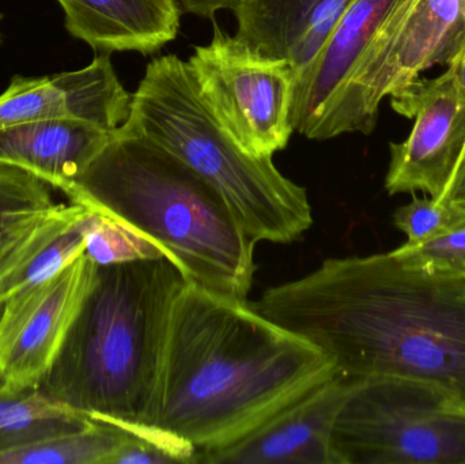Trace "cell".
<instances>
[{
  "label": "cell",
  "instance_id": "cell-1",
  "mask_svg": "<svg viewBox=\"0 0 465 464\" xmlns=\"http://www.w3.org/2000/svg\"><path fill=\"white\" fill-rule=\"evenodd\" d=\"M251 307L343 378L417 379L465 408V275L415 269L393 252L330 258Z\"/></svg>",
  "mask_w": 465,
  "mask_h": 464
},
{
  "label": "cell",
  "instance_id": "cell-2",
  "mask_svg": "<svg viewBox=\"0 0 465 464\" xmlns=\"http://www.w3.org/2000/svg\"><path fill=\"white\" fill-rule=\"evenodd\" d=\"M339 376L333 362L246 301L185 283L169 319L154 425L217 451Z\"/></svg>",
  "mask_w": 465,
  "mask_h": 464
},
{
  "label": "cell",
  "instance_id": "cell-3",
  "mask_svg": "<svg viewBox=\"0 0 465 464\" xmlns=\"http://www.w3.org/2000/svg\"><path fill=\"white\" fill-rule=\"evenodd\" d=\"M64 195L152 242L185 282L248 299L257 242L212 185L144 136L116 128Z\"/></svg>",
  "mask_w": 465,
  "mask_h": 464
},
{
  "label": "cell",
  "instance_id": "cell-4",
  "mask_svg": "<svg viewBox=\"0 0 465 464\" xmlns=\"http://www.w3.org/2000/svg\"><path fill=\"white\" fill-rule=\"evenodd\" d=\"M185 283L165 258L97 266L38 387L98 421L154 424L169 319Z\"/></svg>",
  "mask_w": 465,
  "mask_h": 464
},
{
  "label": "cell",
  "instance_id": "cell-5",
  "mask_svg": "<svg viewBox=\"0 0 465 464\" xmlns=\"http://www.w3.org/2000/svg\"><path fill=\"white\" fill-rule=\"evenodd\" d=\"M127 130L168 150L212 185L254 242L290 244L313 225L308 191L272 158L246 154L215 123L177 54L155 57L133 94Z\"/></svg>",
  "mask_w": 465,
  "mask_h": 464
},
{
  "label": "cell",
  "instance_id": "cell-6",
  "mask_svg": "<svg viewBox=\"0 0 465 464\" xmlns=\"http://www.w3.org/2000/svg\"><path fill=\"white\" fill-rule=\"evenodd\" d=\"M332 449L339 464H465V408L428 381L349 379Z\"/></svg>",
  "mask_w": 465,
  "mask_h": 464
},
{
  "label": "cell",
  "instance_id": "cell-7",
  "mask_svg": "<svg viewBox=\"0 0 465 464\" xmlns=\"http://www.w3.org/2000/svg\"><path fill=\"white\" fill-rule=\"evenodd\" d=\"M187 63L207 111L246 154L272 158L289 146L294 133L289 60L254 51L214 22L212 41L195 46Z\"/></svg>",
  "mask_w": 465,
  "mask_h": 464
},
{
  "label": "cell",
  "instance_id": "cell-8",
  "mask_svg": "<svg viewBox=\"0 0 465 464\" xmlns=\"http://www.w3.org/2000/svg\"><path fill=\"white\" fill-rule=\"evenodd\" d=\"M97 264L82 253L54 277L18 291L0 307L3 392L40 386L92 288Z\"/></svg>",
  "mask_w": 465,
  "mask_h": 464
},
{
  "label": "cell",
  "instance_id": "cell-9",
  "mask_svg": "<svg viewBox=\"0 0 465 464\" xmlns=\"http://www.w3.org/2000/svg\"><path fill=\"white\" fill-rule=\"evenodd\" d=\"M390 98L398 114L415 123L406 141L390 144L385 190L390 195L422 191L440 201L464 152L465 97L447 70Z\"/></svg>",
  "mask_w": 465,
  "mask_h": 464
},
{
  "label": "cell",
  "instance_id": "cell-10",
  "mask_svg": "<svg viewBox=\"0 0 465 464\" xmlns=\"http://www.w3.org/2000/svg\"><path fill=\"white\" fill-rule=\"evenodd\" d=\"M133 94L123 86L108 54L86 67L52 76H14L0 95V128L38 120L73 119L106 131L122 127Z\"/></svg>",
  "mask_w": 465,
  "mask_h": 464
},
{
  "label": "cell",
  "instance_id": "cell-11",
  "mask_svg": "<svg viewBox=\"0 0 465 464\" xmlns=\"http://www.w3.org/2000/svg\"><path fill=\"white\" fill-rule=\"evenodd\" d=\"M349 379L336 376L232 446L201 452L198 464H339L332 427Z\"/></svg>",
  "mask_w": 465,
  "mask_h": 464
},
{
  "label": "cell",
  "instance_id": "cell-12",
  "mask_svg": "<svg viewBox=\"0 0 465 464\" xmlns=\"http://www.w3.org/2000/svg\"><path fill=\"white\" fill-rule=\"evenodd\" d=\"M90 209L56 204L27 210L0 236V307L62 271L84 253Z\"/></svg>",
  "mask_w": 465,
  "mask_h": 464
},
{
  "label": "cell",
  "instance_id": "cell-13",
  "mask_svg": "<svg viewBox=\"0 0 465 464\" xmlns=\"http://www.w3.org/2000/svg\"><path fill=\"white\" fill-rule=\"evenodd\" d=\"M67 32L98 54H153L176 40L180 0H57Z\"/></svg>",
  "mask_w": 465,
  "mask_h": 464
},
{
  "label": "cell",
  "instance_id": "cell-14",
  "mask_svg": "<svg viewBox=\"0 0 465 464\" xmlns=\"http://www.w3.org/2000/svg\"><path fill=\"white\" fill-rule=\"evenodd\" d=\"M114 131L73 119L0 128V163L16 166L63 193L86 171Z\"/></svg>",
  "mask_w": 465,
  "mask_h": 464
},
{
  "label": "cell",
  "instance_id": "cell-15",
  "mask_svg": "<svg viewBox=\"0 0 465 464\" xmlns=\"http://www.w3.org/2000/svg\"><path fill=\"white\" fill-rule=\"evenodd\" d=\"M464 35L459 0H420L388 57L382 97L401 92L434 64L447 63Z\"/></svg>",
  "mask_w": 465,
  "mask_h": 464
},
{
  "label": "cell",
  "instance_id": "cell-16",
  "mask_svg": "<svg viewBox=\"0 0 465 464\" xmlns=\"http://www.w3.org/2000/svg\"><path fill=\"white\" fill-rule=\"evenodd\" d=\"M127 433L93 420L86 427L0 452V464H109Z\"/></svg>",
  "mask_w": 465,
  "mask_h": 464
},
{
  "label": "cell",
  "instance_id": "cell-17",
  "mask_svg": "<svg viewBox=\"0 0 465 464\" xmlns=\"http://www.w3.org/2000/svg\"><path fill=\"white\" fill-rule=\"evenodd\" d=\"M319 0H241L234 8L235 37L254 51L287 59L303 22Z\"/></svg>",
  "mask_w": 465,
  "mask_h": 464
},
{
  "label": "cell",
  "instance_id": "cell-18",
  "mask_svg": "<svg viewBox=\"0 0 465 464\" xmlns=\"http://www.w3.org/2000/svg\"><path fill=\"white\" fill-rule=\"evenodd\" d=\"M127 436L109 464H198L195 446L154 424L111 421Z\"/></svg>",
  "mask_w": 465,
  "mask_h": 464
},
{
  "label": "cell",
  "instance_id": "cell-19",
  "mask_svg": "<svg viewBox=\"0 0 465 464\" xmlns=\"http://www.w3.org/2000/svg\"><path fill=\"white\" fill-rule=\"evenodd\" d=\"M84 253L97 266L165 258L152 242L93 210L87 218Z\"/></svg>",
  "mask_w": 465,
  "mask_h": 464
},
{
  "label": "cell",
  "instance_id": "cell-20",
  "mask_svg": "<svg viewBox=\"0 0 465 464\" xmlns=\"http://www.w3.org/2000/svg\"><path fill=\"white\" fill-rule=\"evenodd\" d=\"M465 221V212L442 202L414 196L406 206L399 207L393 214V225L407 236L403 247L425 244L447 233Z\"/></svg>",
  "mask_w": 465,
  "mask_h": 464
},
{
  "label": "cell",
  "instance_id": "cell-21",
  "mask_svg": "<svg viewBox=\"0 0 465 464\" xmlns=\"http://www.w3.org/2000/svg\"><path fill=\"white\" fill-rule=\"evenodd\" d=\"M351 3L352 0H319L312 7L287 54L294 79L316 60Z\"/></svg>",
  "mask_w": 465,
  "mask_h": 464
},
{
  "label": "cell",
  "instance_id": "cell-22",
  "mask_svg": "<svg viewBox=\"0 0 465 464\" xmlns=\"http://www.w3.org/2000/svg\"><path fill=\"white\" fill-rule=\"evenodd\" d=\"M52 203L45 183L16 166L0 163V236L27 210Z\"/></svg>",
  "mask_w": 465,
  "mask_h": 464
},
{
  "label": "cell",
  "instance_id": "cell-23",
  "mask_svg": "<svg viewBox=\"0 0 465 464\" xmlns=\"http://www.w3.org/2000/svg\"><path fill=\"white\" fill-rule=\"evenodd\" d=\"M404 263L439 274L465 275V221L442 236L417 247L392 251Z\"/></svg>",
  "mask_w": 465,
  "mask_h": 464
},
{
  "label": "cell",
  "instance_id": "cell-24",
  "mask_svg": "<svg viewBox=\"0 0 465 464\" xmlns=\"http://www.w3.org/2000/svg\"><path fill=\"white\" fill-rule=\"evenodd\" d=\"M241 0H180L183 13L201 18H214L220 11H234Z\"/></svg>",
  "mask_w": 465,
  "mask_h": 464
},
{
  "label": "cell",
  "instance_id": "cell-25",
  "mask_svg": "<svg viewBox=\"0 0 465 464\" xmlns=\"http://www.w3.org/2000/svg\"><path fill=\"white\" fill-rule=\"evenodd\" d=\"M440 202L465 212V147L460 161L453 172L452 179Z\"/></svg>",
  "mask_w": 465,
  "mask_h": 464
},
{
  "label": "cell",
  "instance_id": "cell-26",
  "mask_svg": "<svg viewBox=\"0 0 465 464\" xmlns=\"http://www.w3.org/2000/svg\"><path fill=\"white\" fill-rule=\"evenodd\" d=\"M448 71L452 74L456 86L465 97V35L452 56L447 62Z\"/></svg>",
  "mask_w": 465,
  "mask_h": 464
},
{
  "label": "cell",
  "instance_id": "cell-27",
  "mask_svg": "<svg viewBox=\"0 0 465 464\" xmlns=\"http://www.w3.org/2000/svg\"><path fill=\"white\" fill-rule=\"evenodd\" d=\"M459 3H460L461 15H463V21L465 25V0H459Z\"/></svg>",
  "mask_w": 465,
  "mask_h": 464
},
{
  "label": "cell",
  "instance_id": "cell-28",
  "mask_svg": "<svg viewBox=\"0 0 465 464\" xmlns=\"http://www.w3.org/2000/svg\"><path fill=\"white\" fill-rule=\"evenodd\" d=\"M3 389H5V384H3V381L0 380V394H2Z\"/></svg>",
  "mask_w": 465,
  "mask_h": 464
},
{
  "label": "cell",
  "instance_id": "cell-29",
  "mask_svg": "<svg viewBox=\"0 0 465 464\" xmlns=\"http://www.w3.org/2000/svg\"><path fill=\"white\" fill-rule=\"evenodd\" d=\"M2 18H3L2 14H0V21H2ZM0 41H2V38H0Z\"/></svg>",
  "mask_w": 465,
  "mask_h": 464
}]
</instances>
